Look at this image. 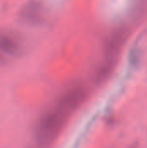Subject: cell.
I'll use <instances>...</instances> for the list:
<instances>
[{
    "label": "cell",
    "mask_w": 147,
    "mask_h": 148,
    "mask_svg": "<svg viewBox=\"0 0 147 148\" xmlns=\"http://www.w3.org/2000/svg\"><path fill=\"white\" fill-rule=\"evenodd\" d=\"M0 50L11 56H18L21 52L19 42L7 33H0Z\"/></svg>",
    "instance_id": "obj_3"
},
{
    "label": "cell",
    "mask_w": 147,
    "mask_h": 148,
    "mask_svg": "<svg viewBox=\"0 0 147 148\" xmlns=\"http://www.w3.org/2000/svg\"><path fill=\"white\" fill-rule=\"evenodd\" d=\"M76 109L77 108L62 95L54 108L48 110L41 116L35 131L36 143L42 147L49 146L53 143L62 130L70 114Z\"/></svg>",
    "instance_id": "obj_1"
},
{
    "label": "cell",
    "mask_w": 147,
    "mask_h": 148,
    "mask_svg": "<svg viewBox=\"0 0 147 148\" xmlns=\"http://www.w3.org/2000/svg\"><path fill=\"white\" fill-rule=\"evenodd\" d=\"M21 20L29 25H39L42 23L43 9L37 2H30L24 5L20 12Z\"/></svg>",
    "instance_id": "obj_2"
}]
</instances>
